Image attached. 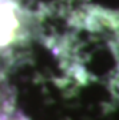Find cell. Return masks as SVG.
Wrapping results in <instances>:
<instances>
[{
  "label": "cell",
  "mask_w": 119,
  "mask_h": 120,
  "mask_svg": "<svg viewBox=\"0 0 119 120\" xmlns=\"http://www.w3.org/2000/svg\"><path fill=\"white\" fill-rule=\"evenodd\" d=\"M23 11L16 0H0V49L14 44L23 27Z\"/></svg>",
  "instance_id": "6da1fadb"
}]
</instances>
